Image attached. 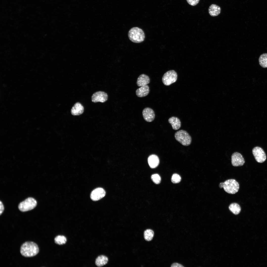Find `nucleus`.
I'll return each mask as SVG.
<instances>
[{
    "label": "nucleus",
    "mask_w": 267,
    "mask_h": 267,
    "mask_svg": "<svg viewBox=\"0 0 267 267\" xmlns=\"http://www.w3.org/2000/svg\"><path fill=\"white\" fill-rule=\"evenodd\" d=\"M171 267H183L182 265H181L177 263H173L171 265Z\"/></svg>",
    "instance_id": "obj_27"
},
{
    "label": "nucleus",
    "mask_w": 267,
    "mask_h": 267,
    "mask_svg": "<svg viewBox=\"0 0 267 267\" xmlns=\"http://www.w3.org/2000/svg\"><path fill=\"white\" fill-rule=\"evenodd\" d=\"M252 153L255 159L258 162L262 163L266 160V155L261 148L257 146L255 147L252 149Z\"/></svg>",
    "instance_id": "obj_7"
},
{
    "label": "nucleus",
    "mask_w": 267,
    "mask_h": 267,
    "mask_svg": "<svg viewBox=\"0 0 267 267\" xmlns=\"http://www.w3.org/2000/svg\"><path fill=\"white\" fill-rule=\"evenodd\" d=\"M175 137L176 140L183 146H188L191 143V137L185 131L180 130L177 132Z\"/></svg>",
    "instance_id": "obj_4"
},
{
    "label": "nucleus",
    "mask_w": 267,
    "mask_h": 267,
    "mask_svg": "<svg viewBox=\"0 0 267 267\" xmlns=\"http://www.w3.org/2000/svg\"><path fill=\"white\" fill-rule=\"evenodd\" d=\"M38 245L32 242H27L24 243L20 248V252L23 256L26 257H33L39 252Z\"/></svg>",
    "instance_id": "obj_1"
},
{
    "label": "nucleus",
    "mask_w": 267,
    "mask_h": 267,
    "mask_svg": "<svg viewBox=\"0 0 267 267\" xmlns=\"http://www.w3.org/2000/svg\"><path fill=\"white\" fill-rule=\"evenodd\" d=\"M0 214H2L4 210V207L2 202L1 201L0 202Z\"/></svg>",
    "instance_id": "obj_26"
},
{
    "label": "nucleus",
    "mask_w": 267,
    "mask_h": 267,
    "mask_svg": "<svg viewBox=\"0 0 267 267\" xmlns=\"http://www.w3.org/2000/svg\"><path fill=\"white\" fill-rule=\"evenodd\" d=\"M150 79L147 75L142 74L137 79L136 84L138 87H142L147 85L150 82Z\"/></svg>",
    "instance_id": "obj_13"
},
{
    "label": "nucleus",
    "mask_w": 267,
    "mask_h": 267,
    "mask_svg": "<svg viewBox=\"0 0 267 267\" xmlns=\"http://www.w3.org/2000/svg\"><path fill=\"white\" fill-rule=\"evenodd\" d=\"M168 122L170 123L173 129L177 130L179 129L181 126V122L179 119L177 117L172 116L168 119Z\"/></svg>",
    "instance_id": "obj_16"
},
{
    "label": "nucleus",
    "mask_w": 267,
    "mask_h": 267,
    "mask_svg": "<svg viewBox=\"0 0 267 267\" xmlns=\"http://www.w3.org/2000/svg\"><path fill=\"white\" fill-rule=\"evenodd\" d=\"M219 187L220 188H223L227 193L231 194L237 193L239 188V183L233 179H229L223 182L220 183Z\"/></svg>",
    "instance_id": "obj_3"
},
{
    "label": "nucleus",
    "mask_w": 267,
    "mask_h": 267,
    "mask_svg": "<svg viewBox=\"0 0 267 267\" xmlns=\"http://www.w3.org/2000/svg\"><path fill=\"white\" fill-rule=\"evenodd\" d=\"M108 97V95L104 91H99L93 94L91 97V100L94 103L98 102L104 103L107 100Z\"/></svg>",
    "instance_id": "obj_9"
},
{
    "label": "nucleus",
    "mask_w": 267,
    "mask_h": 267,
    "mask_svg": "<svg viewBox=\"0 0 267 267\" xmlns=\"http://www.w3.org/2000/svg\"><path fill=\"white\" fill-rule=\"evenodd\" d=\"M84 107L79 102L75 103L71 110V114L73 115H78L82 114L84 111Z\"/></svg>",
    "instance_id": "obj_12"
},
{
    "label": "nucleus",
    "mask_w": 267,
    "mask_h": 267,
    "mask_svg": "<svg viewBox=\"0 0 267 267\" xmlns=\"http://www.w3.org/2000/svg\"><path fill=\"white\" fill-rule=\"evenodd\" d=\"M150 91L149 86L147 85L141 87L136 89V95L139 97H141L147 96Z\"/></svg>",
    "instance_id": "obj_15"
},
{
    "label": "nucleus",
    "mask_w": 267,
    "mask_h": 267,
    "mask_svg": "<svg viewBox=\"0 0 267 267\" xmlns=\"http://www.w3.org/2000/svg\"><path fill=\"white\" fill-rule=\"evenodd\" d=\"M106 195L104 190L101 188H98L94 189L91 192L90 197L93 201H96L104 197Z\"/></svg>",
    "instance_id": "obj_10"
},
{
    "label": "nucleus",
    "mask_w": 267,
    "mask_h": 267,
    "mask_svg": "<svg viewBox=\"0 0 267 267\" xmlns=\"http://www.w3.org/2000/svg\"><path fill=\"white\" fill-rule=\"evenodd\" d=\"M177 77V73L175 70H170L163 75L162 78V81L165 85L169 86L176 81Z\"/></svg>",
    "instance_id": "obj_6"
},
{
    "label": "nucleus",
    "mask_w": 267,
    "mask_h": 267,
    "mask_svg": "<svg viewBox=\"0 0 267 267\" xmlns=\"http://www.w3.org/2000/svg\"><path fill=\"white\" fill-rule=\"evenodd\" d=\"M172 182L174 183H178L181 180L180 176L177 174H174L172 175L171 179Z\"/></svg>",
    "instance_id": "obj_24"
},
{
    "label": "nucleus",
    "mask_w": 267,
    "mask_h": 267,
    "mask_svg": "<svg viewBox=\"0 0 267 267\" xmlns=\"http://www.w3.org/2000/svg\"><path fill=\"white\" fill-rule=\"evenodd\" d=\"M142 113L144 119L147 122H152L155 119L154 112L151 108L147 107L144 108L143 110Z\"/></svg>",
    "instance_id": "obj_11"
},
{
    "label": "nucleus",
    "mask_w": 267,
    "mask_h": 267,
    "mask_svg": "<svg viewBox=\"0 0 267 267\" xmlns=\"http://www.w3.org/2000/svg\"><path fill=\"white\" fill-rule=\"evenodd\" d=\"M187 2L190 5L194 6L199 2L200 0H186Z\"/></svg>",
    "instance_id": "obj_25"
},
{
    "label": "nucleus",
    "mask_w": 267,
    "mask_h": 267,
    "mask_svg": "<svg viewBox=\"0 0 267 267\" xmlns=\"http://www.w3.org/2000/svg\"><path fill=\"white\" fill-rule=\"evenodd\" d=\"M148 161L150 167L152 168L157 167L159 163L158 157L157 155L154 154L151 155L149 156Z\"/></svg>",
    "instance_id": "obj_14"
},
{
    "label": "nucleus",
    "mask_w": 267,
    "mask_h": 267,
    "mask_svg": "<svg viewBox=\"0 0 267 267\" xmlns=\"http://www.w3.org/2000/svg\"><path fill=\"white\" fill-rule=\"evenodd\" d=\"M66 238L64 236L58 235L54 239L55 243L59 245L65 244L67 242Z\"/></svg>",
    "instance_id": "obj_22"
},
{
    "label": "nucleus",
    "mask_w": 267,
    "mask_h": 267,
    "mask_svg": "<svg viewBox=\"0 0 267 267\" xmlns=\"http://www.w3.org/2000/svg\"><path fill=\"white\" fill-rule=\"evenodd\" d=\"M259 64L260 66L264 68L267 67V53H265L261 54L259 59Z\"/></svg>",
    "instance_id": "obj_20"
},
{
    "label": "nucleus",
    "mask_w": 267,
    "mask_h": 267,
    "mask_svg": "<svg viewBox=\"0 0 267 267\" xmlns=\"http://www.w3.org/2000/svg\"><path fill=\"white\" fill-rule=\"evenodd\" d=\"M108 261V259L107 256L101 255L98 256L96 259L95 263L97 266L100 267L106 264Z\"/></svg>",
    "instance_id": "obj_18"
},
{
    "label": "nucleus",
    "mask_w": 267,
    "mask_h": 267,
    "mask_svg": "<svg viewBox=\"0 0 267 267\" xmlns=\"http://www.w3.org/2000/svg\"><path fill=\"white\" fill-rule=\"evenodd\" d=\"M154 235L153 231L151 229H147L144 232V237L145 239L147 241H150L152 240Z\"/></svg>",
    "instance_id": "obj_21"
},
{
    "label": "nucleus",
    "mask_w": 267,
    "mask_h": 267,
    "mask_svg": "<svg viewBox=\"0 0 267 267\" xmlns=\"http://www.w3.org/2000/svg\"><path fill=\"white\" fill-rule=\"evenodd\" d=\"M232 165L234 166H241L244 165L245 160L242 155L238 152L233 153L231 156Z\"/></svg>",
    "instance_id": "obj_8"
},
{
    "label": "nucleus",
    "mask_w": 267,
    "mask_h": 267,
    "mask_svg": "<svg viewBox=\"0 0 267 267\" xmlns=\"http://www.w3.org/2000/svg\"><path fill=\"white\" fill-rule=\"evenodd\" d=\"M128 35L130 40L135 43L142 42L144 40L145 37L143 30L137 27H133L128 32Z\"/></svg>",
    "instance_id": "obj_2"
},
{
    "label": "nucleus",
    "mask_w": 267,
    "mask_h": 267,
    "mask_svg": "<svg viewBox=\"0 0 267 267\" xmlns=\"http://www.w3.org/2000/svg\"><path fill=\"white\" fill-rule=\"evenodd\" d=\"M229 210L234 214L237 215L239 214L241 211L240 205L236 203H231L229 206Z\"/></svg>",
    "instance_id": "obj_19"
},
{
    "label": "nucleus",
    "mask_w": 267,
    "mask_h": 267,
    "mask_svg": "<svg viewBox=\"0 0 267 267\" xmlns=\"http://www.w3.org/2000/svg\"><path fill=\"white\" fill-rule=\"evenodd\" d=\"M37 202L34 199L28 198L21 202L19 204L18 208L22 212H25L33 209L36 206Z\"/></svg>",
    "instance_id": "obj_5"
},
{
    "label": "nucleus",
    "mask_w": 267,
    "mask_h": 267,
    "mask_svg": "<svg viewBox=\"0 0 267 267\" xmlns=\"http://www.w3.org/2000/svg\"><path fill=\"white\" fill-rule=\"evenodd\" d=\"M221 9L218 6L214 4L211 5L208 8V12L210 15L212 16H217L221 12Z\"/></svg>",
    "instance_id": "obj_17"
},
{
    "label": "nucleus",
    "mask_w": 267,
    "mask_h": 267,
    "mask_svg": "<svg viewBox=\"0 0 267 267\" xmlns=\"http://www.w3.org/2000/svg\"><path fill=\"white\" fill-rule=\"evenodd\" d=\"M151 178L153 181L156 184H158L160 182L161 178L160 176L157 174H155L151 176Z\"/></svg>",
    "instance_id": "obj_23"
}]
</instances>
